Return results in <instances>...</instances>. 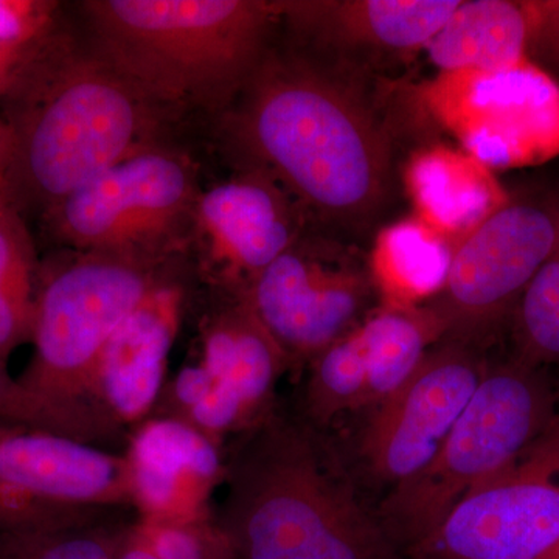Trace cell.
<instances>
[{"instance_id":"cell-1","label":"cell","mask_w":559,"mask_h":559,"mask_svg":"<svg viewBox=\"0 0 559 559\" xmlns=\"http://www.w3.org/2000/svg\"><path fill=\"white\" fill-rule=\"evenodd\" d=\"M250 170L311 212L359 223L389 187L388 138L344 83L296 58L266 55L226 116Z\"/></svg>"},{"instance_id":"cell-2","label":"cell","mask_w":559,"mask_h":559,"mask_svg":"<svg viewBox=\"0 0 559 559\" xmlns=\"http://www.w3.org/2000/svg\"><path fill=\"white\" fill-rule=\"evenodd\" d=\"M2 102L14 135L3 187L21 213L44 215L103 173L156 146L157 106L57 28L28 51Z\"/></svg>"},{"instance_id":"cell-3","label":"cell","mask_w":559,"mask_h":559,"mask_svg":"<svg viewBox=\"0 0 559 559\" xmlns=\"http://www.w3.org/2000/svg\"><path fill=\"white\" fill-rule=\"evenodd\" d=\"M92 50L151 103L226 109L266 57L277 2L90 0Z\"/></svg>"},{"instance_id":"cell-4","label":"cell","mask_w":559,"mask_h":559,"mask_svg":"<svg viewBox=\"0 0 559 559\" xmlns=\"http://www.w3.org/2000/svg\"><path fill=\"white\" fill-rule=\"evenodd\" d=\"M229 480L218 533L230 559H403L293 430L250 441Z\"/></svg>"},{"instance_id":"cell-5","label":"cell","mask_w":559,"mask_h":559,"mask_svg":"<svg viewBox=\"0 0 559 559\" xmlns=\"http://www.w3.org/2000/svg\"><path fill=\"white\" fill-rule=\"evenodd\" d=\"M557 414L536 366L518 359L487 371L433 459L385 499L378 524L390 543L404 557L425 543L460 500L513 462Z\"/></svg>"},{"instance_id":"cell-6","label":"cell","mask_w":559,"mask_h":559,"mask_svg":"<svg viewBox=\"0 0 559 559\" xmlns=\"http://www.w3.org/2000/svg\"><path fill=\"white\" fill-rule=\"evenodd\" d=\"M80 253L49 275H39L35 353L20 381L61 406L102 412L91 400L98 358L124 319L159 285L153 259Z\"/></svg>"},{"instance_id":"cell-7","label":"cell","mask_w":559,"mask_h":559,"mask_svg":"<svg viewBox=\"0 0 559 559\" xmlns=\"http://www.w3.org/2000/svg\"><path fill=\"white\" fill-rule=\"evenodd\" d=\"M419 100L463 151L492 171L559 157V83L532 61L439 72L423 84Z\"/></svg>"},{"instance_id":"cell-8","label":"cell","mask_w":559,"mask_h":559,"mask_svg":"<svg viewBox=\"0 0 559 559\" xmlns=\"http://www.w3.org/2000/svg\"><path fill=\"white\" fill-rule=\"evenodd\" d=\"M198 197L186 157L153 146L58 202L43 218L79 252L153 259L193 219Z\"/></svg>"},{"instance_id":"cell-9","label":"cell","mask_w":559,"mask_h":559,"mask_svg":"<svg viewBox=\"0 0 559 559\" xmlns=\"http://www.w3.org/2000/svg\"><path fill=\"white\" fill-rule=\"evenodd\" d=\"M559 540V412L506 468L469 491L409 559H539Z\"/></svg>"},{"instance_id":"cell-10","label":"cell","mask_w":559,"mask_h":559,"mask_svg":"<svg viewBox=\"0 0 559 559\" xmlns=\"http://www.w3.org/2000/svg\"><path fill=\"white\" fill-rule=\"evenodd\" d=\"M559 240V212L514 202L455 242L451 270L430 307L454 340L473 336L516 307Z\"/></svg>"},{"instance_id":"cell-11","label":"cell","mask_w":559,"mask_h":559,"mask_svg":"<svg viewBox=\"0 0 559 559\" xmlns=\"http://www.w3.org/2000/svg\"><path fill=\"white\" fill-rule=\"evenodd\" d=\"M370 286L353 261L297 240L252 280L246 301L286 356H318L353 330Z\"/></svg>"},{"instance_id":"cell-12","label":"cell","mask_w":559,"mask_h":559,"mask_svg":"<svg viewBox=\"0 0 559 559\" xmlns=\"http://www.w3.org/2000/svg\"><path fill=\"white\" fill-rule=\"evenodd\" d=\"M485 373L463 341L430 349L409 380L378 406L366 430L362 452L373 473L396 487L425 468Z\"/></svg>"},{"instance_id":"cell-13","label":"cell","mask_w":559,"mask_h":559,"mask_svg":"<svg viewBox=\"0 0 559 559\" xmlns=\"http://www.w3.org/2000/svg\"><path fill=\"white\" fill-rule=\"evenodd\" d=\"M0 481L62 506H134L127 455L10 423H0Z\"/></svg>"},{"instance_id":"cell-14","label":"cell","mask_w":559,"mask_h":559,"mask_svg":"<svg viewBox=\"0 0 559 559\" xmlns=\"http://www.w3.org/2000/svg\"><path fill=\"white\" fill-rule=\"evenodd\" d=\"M289 200L274 180L253 170L201 193L193 223L210 266L250 285L299 240Z\"/></svg>"},{"instance_id":"cell-15","label":"cell","mask_w":559,"mask_h":559,"mask_svg":"<svg viewBox=\"0 0 559 559\" xmlns=\"http://www.w3.org/2000/svg\"><path fill=\"white\" fill-rule=\"evenodd\" d=\"M127 459L134 506L146 521L200 524L210 492L224 477L215 440L179 418L146 421Z\"/></svg>"},{"instance_id":"cell-16","label":"cell","mask_w":559,"mask_h":559,"mask_svg":"<svg viewBox=\"0 0 559 559\" xmlns=\"http://www.w3.org/2000/svg\"><path fill=\"white\" fill-rule=\"evenodd\" d=\"M179 318V290L156 286L106 344L91 400L110 421H139L159 399Z\"/></svg>"},{"instance_id":"cell-17","label":"cell","mask_w":559,"mask_h":559,"mask_svg":"<svg viewBox=\"0 0 559 559\" xmlns=\"http://www.w3.org/2000/svg\"><path fill=\"white\" fill-rule=\"evenodd\" d=\"M462 0H286L280 20L340 49H425Z\"/></svg>"},{"instance_id":"cell-18","label":"cell","mask_w":559,"mask_h":559,"mask_svg":"<svg viewBox=\"0 0 559 559\" xmlns=\"http://www.w3.org/2000/svg\"><path fill=\"white\" fill-rule=\"evenodd\" d=\"M404 186L415 218L452 245L511 201L496 171L466 151L441 143L412 154Z\"/></svg>"},{"instance_id":"cell-19","label":"cell","mask_w":559,"mask_h":559,"mask_svg":"<svg viewBox=\"0 0 559 559\" xmlns=\"http://www.w3.org/2000/svg\"><path fill=\"white\" fill-rule=\"evenodd\" d=\"M452 253L454 245L415 216L384 227L369 263L382 310H412L436 299L450 274Z\"/></svg>"},{"instance_id":"cell-20","label":"cell","mask_w":559,"mask_h":559,"mask_svg":"<svg viewBox=\"0 0 559 559\" xmlns=\"http://www.w3.org/2000/svg\"><path fill=\"white\" fill-rule=\"evenodd\" d=\"M522 0H462L425 47L439 72L498 70L527 61Z\"/></svg>"},{"instance_id":"cell-21","label":"cell","mask_w":559,"mask_h":559,"mask_svg":"<svg viewBox=\"0 0 559 559\" xmlns=\"http://www.w3.org/2000/svg\"><path fill=\"white\" fill-rule=\"evenodd\" d=\"M202 348V366L237 393L252 414L285 367L286 353L246 300L210 320Z\"/></svg>"},{"instance_id":"cell-22","label":"cell","mask_w":559,"mask_h":559,"mask_svg":"<svg viewBox=\"0 0 559 559\" xmlns=\"http://www.w3.org/2000/svg\"><path fill=\"white\" fill-rule=\"evenodd\" d=\"M366 348V406H380L421 366L448 326L430 305L412 310H381L359 325Z\"/></svg>"},{"instance_id":"cell-23","label":"cell","mask_w":559,"mask_h":559,"mask_svg":"<svg viewBox=\"0 0 559 559\" xmlns=\"http://www.w3.org/2000/svg\"><path fill=\"white\" fill-rule=\"evenodd\" d=\"M39 270L35 242L20 210L0 197V367L32 340Z\"/></svg>"},{"instance_id":"cell-24","label":"cell","mask_w":559,"mask_h":559,"mask_svg":"<svg viewBox=\"0 0 559 559\" xmlns=\"http://www.w3.org/2000/svg\"><path fill=\"white\" fill-rule=\"evenodd\" d=\"M367 360L359 326L319 353L312 369L308 400L319 421L366 406Z\"/></svg>"},{"instance_id":"cell-25","label":"cell","mask_w":559,"mask_h":559,"mask_svg":"<svg viewBox=\"0 0 559 559\" xmlns=\"http://www.w3.org/2000/svg\"><path fill=\"white\" fill-rule=\"evenodd\" d=\"M0 423L60 433L70 439L98 441L114 432L116 425L98 411L61 406L36 395L0 367Z\"/></svg>"},{"instance_id":"cell-26","label":"cell","mask_w":559,"mask_h":559,"mask_svg":"<svg viewBox=\"0 0 559 559\" xmlns=\"http://www.w3.org/2000/svg\"><path fill=\"white\" fill-rule=\"evenodd\" d=\"M520 359L559 362V240L516 305Z\"/></svg>"},{"instance_id":"cell-27","label":"cell","mask_w":559,"mask_h":559,"mask_svg":"<svg viewBox=\"0 0 559 559\" xmlns=\"http://www.w3.org/2000/svg\"><path fill=\"white\" fill-rule=\"evenodd\" d=\"M121 539L94 524L0 530V559H117Z\"/></svg>"},{"instance_id":"cell-28","label":"cell","mask_w":559,"mask_h":559,"mask_svg":"<svg viewBox=\"0 0 559 559\" xmlns=\"http://www.w3.org/2000/svg\"><path fill=\"white\" fill-rule=\"evenodd\" d=\"M95 518L97 511L94 509L47 502L0 481V530L31 525L87 524Z\"/></svg>"},{"instance_id":"cell-29","label":"cell","mask_w":559,"mask_h":559,"mask_svg":"<svg viewBox=\"0 0 559 559\" xmlns=\"http://www.w3.org/2000/svg\"><path fill=\"white\" fill-rule=\"evenodd\" d=\"M135 532L157 559H230L224 540L210 549L200 524L143 520Z\"/></svg>"},{"instance_id":"cell-30","label":"cell","mask_w":559,"mask_h":559,"mask_svg":"<svg viewBox=\"0 0 559 559\" xmlns=\"http://www.w3.org/2000/svg\"><path fill=\"white\" fill-rule=\"evenodd\" d=\"M58 9L50 0H0V43L38 44L57 28Z\"/></svg>"},{"instance_id":"cell-31","label":"cell","mask_w":559,"mask_h":559,"mask_svg":"<svg viewBox=\"0 0 559 559\" xmlns=\"http://www.w3.org/2000/svg\"><path fill=\"white\" fill-rule=\"evenodd\" d=\"M522 5L527 16V60L546 72H559V0H522Z\"/></svg>"},{"instance_id":"cell-32","label":"cell","mask_w":559,"mask_h":559,"mask_svg":"<svg viewBox=\"0 0 559 559\" xmlns=\"http://www.w3.org/2000/svg\"><path fill=\"white\" fill-rule=\"evenodd\" d=\"M33 46L24 47L0 43V98L10 90L11 83L16 79L22 62L25 61Z\"/></svg>"},{"instance_id":"cell-33","label":"cell","mask_w":559,"mask_h":559,"mask_svg":"<svg viewBox=\"0 0 559 559\" xmlns=\"http://www.w3.org/2000/svg\"><path fill=\"white\" fill-rule=\"evenodd\" d=\"M117 559H157V557L134 530V532L121 539L119 557Z\"/></svg>"},{"instance_id":"cell-34","label":"cell","mask_w":559,"mask_h":559,"mask_svg":"<svg viewBox=\"0 0 559 559\" xmlns=\"http://www.w3.org/2000/svg\"><path fill=\"white\" fill-rule=\"evenodd\" d=\"M14 154V135L5 119H0V179L5 178Z\"/></svg>"},{"instance_id":"cell-35","label":"cell","mask_w":559,"mask_h":559,"mask_svg":"<svg viewBox=\"0 0 559 559\" xmlns=\"http://www.w3.org/2000/svg\"><path fill=\"white\" fill-rule=\"evenodd\" d=\"M539 559H559V540L549 551H547L546 555H544V557H540Z\"/></svg>"},{"instance_id":"cell-36","label":"cell","mask_w":559,"mask_h":559,"mask_svg":"<svg viewBox=\"0 0 559 559\" xmlns=\"http://www.w3.org/2000/svg\"><path fill=\"white\" fill-rule=\"evenodd\" d=\"M3 193H5V187H3V180L0 179V197H2Z\"/></svg>"}]
</instances>
